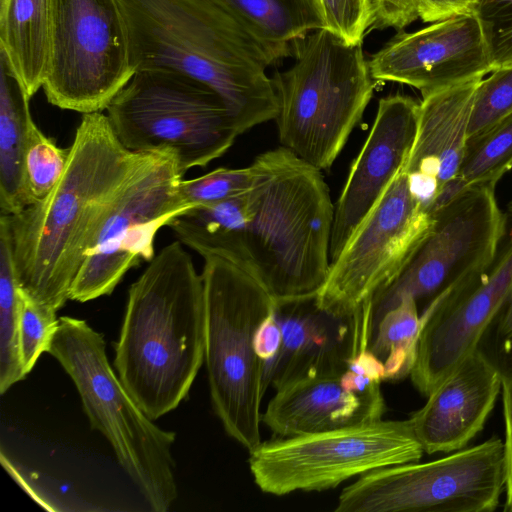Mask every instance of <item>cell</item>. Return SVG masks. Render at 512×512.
I'll return each mask as SVG.
<instances>
[{"mask_svg": "<svg viewBox=\"0 0 512 512\" xmlns=\"http://www.w3.org/2000/svg\"><path fill=\"white\" fill-rule=\"evenodd\" d=\"M161 155L130 151L107 115L83 114L58 184L44 200L7 215L20 289L61 309L111 207Z\"/></svg>", "mask_w": 512, "mask_h": 512, "instance_id": "1", "label": "cell"}, {"mask_svg": "<svg viewBox=\"0 0 512 512\" xmlns=\"http://www.w3.org/2000/svg\"><path fill=\"white\" fill-rule=\"evenodd\" d=\"M135 71L166 69L217 93L240 133L274 120L277 60L219 0H119Z\"/></svg>", "mask_w": 512, "mask_h": 512, "instance_id": "2", "label": "cell"}, {"mask_svg": "<svg viewBox=\"0 0 512 512\" xmlns=\"http://www.w3.org/2000/svg\"><path fill=\"white\" fill-rule=\"evenodd\" d=\"M202 274L180 241L166 245L130 286L114 343L123 386L152 420L185 399L205 359Z\"/></svg>", "mask_w": 512, "mask_h": 512, "instance_id": "3", "label": "cell"}, {"mask_svg": "<svg viewBox=\"0 0 512 512\" xmlns=\"http://www.w3.org/2000/svg\"><path fill=\"white\" fill-rule=\"evenodd\" d=\"M251 165L255 204L240 266L277 306L314 299L331 265L334 204L328 185L320 170L282 146Z\"/></svg>", "mask_w": 512, "mask_h": 512, "instance_id": "4", "label": "cell"}, {"mask_svg": "<svg viewBox=\"0 0 512 512\" xmlns=\"http://www.w3.org/2000/svg\"><path fill=\"white\" fill-rule=\"evenodd\" d=\"M293 65L272 77L282 147L323 171L329 169L368 106L377 81L362 44L319 29L296 41Z\"/></svg>", "mask_w": 512, "mask_h": 512, "instance_id": "5", "label": "cell"}, {"mask_svg": "<svg viewBox=\"0 0 512 512\" xmlns=\"http://www.w3.org/2000/svg\"><path fill=\"white\" fill-rule=\"evenodd\" d=\"M205 359L213 410L248 451L261 441L265 365L256 351L260 325L277 309L246 269L219 256L204 258Z\"/></svg>", "mask_w": 512, "mask_h": 512, "instance_id": "6", "label": "cell"}, {"mask_svg": "<svg viewBox=\"0 0 512 512\" xmlns=\"http://www.w3.org/2000/svg\"><path fill=\"white\" fill-rule=\"evenodd\" d=\"M105 347L103 335L86 321L64 316L47 353L73 380L91 428L108 440L150 509L166 512L178 495L171 453L176 434L154 424L135 403L112 369Z\"/></svg>", "mask_w": 512, "mask_h": 512, "instance_id": "7", "label": "cell"}, {"mask_svg": "<svg viewBox=\"0 0 512 512\" xmlns=\"http://www.w3.org/2000/svg\"><path fill=\"white\" fill-rule=\"evenodd\" d=\"M106 110L127 149L170 154L183 175L221 157L241 135L217 93L172 70H137Z\"/></svg>", "mask_w": 512, "mask_h": 512, "instance_id": "8", "label": "cell"}, {"mask_svg": "<svg viewBox=\"0 0 512 512\" xmlns=\"http://www.w3.org/2000/svg\"><path fill=\"white\" fill-rule=\"evenodd\" d=\"M424 450L409 419L383 420L291 437L275 436L249 451L258 488L284 496L335 488L388 466L419 461Z\"/></svg>", "mask_w": 512, "mask_h": 512, "instance_id": "9", "label": "cell"}, {"mask_svg": "<svg viewBox=\"0 0 512 512\" xmlns=\"http://www.w3.org/2000/svg\"><path fill=\"white\" fill-rule=\"evenodd\" d=\"M506 488L504 441L496 436L425 463L363 474L339 495L337 512H492Z\"/></svg>", "mask_w": 512, "mask_h": 512, "instance_id": "10", "label": "cell"}, {"mask_svg": "<svg viewBox=\"0 0 512 512\" xmlns=\"http://www.w3.org/2000/svg\"><path fill=\"white\" fill-rule=\"evenodd\" d=\"M119 0H52L47 101L102 112L135 74Z\"/></svg>", "mask_w": 512, "mask_h": 512, "instance_id": "11", "label": "cell"}, {"mask_svg": "<svg viewBox=\"0 0 512 512\" xmlns=\"http://www.w3.org/2000/svg\"><path fill=\"white\" fill-rule=\"evenodd\" d=\"M430 232L399 275L371 300V331L405 296L427 306L486 269L506 232L495 186L465 189L433 213Z\"/></svg>", "mask_w": 512, "mask_h": 512, "instance_id": "12", "label": "cell"}, {"mask_svg": "<svg viewBox=\"0 0 512 512\" xmlns=\"http://www.w3.org/2000/svg\"><path fill=\"white\" fill-rule=\"evenodd\" d=\"M433 221L402 169L331 262L315 298L318 308L341 316L361 312L403 270Z\"/></svg>", "mask_w": 512, "mask_h": 512, "instance_id": "13", "label": "cell"}, {"mask_svg": "<svg viewBox=\"0 0 512 512\" xmlns=\"http://www.w3.org/2000/svg\"><path fill=\"white\" fill-rule=\"evenodd\" d=\"M182 177L175 158L162 154L125 188L87 250L70 300L110 295L131 268L155 257L158 230L191 208L177 192Z\"/></svg>", "mask_w": 512, "mask_h": 512, "instance_id": "14", "label": "cell"}, {"mask_svg": "<svg viewBox=\"0 0 512 512\" xmlns=\"http://www.w3.org/2000/svg\"><path fill=\"white\" fill-rule=\"evenodd\" d=\"M506 219V232L494 261L435 298L420 313L423 326L410 378L423 396L478 348L512 286V202Z\"/></svg>", "mask_w": 512, "mask_h": 512, "instance_id": "15", "label": "cell"}, {"mask_svg": "<svg viewBox=\"0 0 512 512\" xmlns=\"http://www.w3.org/2000/svg\"><path fill=\"white\" fill-rule=\"evenodd\" d=\"M384 369L362 342L341 372L304 377L276 390L262 422L278 437L317 433L382 418Z\"/></svg>", "mask_w": 512, "mask_h": 512, "instance_id": "16", "label": "cell"}, {"mask_svg": "<svg viewBox=\"0 0 512 512\" xmlns=\"http://www.w3.org/2000/svg\"><path fill=\"white\" fill-rule=\"evenodd\" d=\"M368 64L377 82L409 85L422 96L491 73L481 30L471 13L400 32Z\"/></svg>", "mask_w": 512, "mask_h": 512, "instance_id": "17", "label": "cell"}, {"mask_svg": "<svg viewBox=\"0 0 512 512\" xmlns=\"http://www.w3.org/2000/svg\"><path fill=\"white\" fill-rule=\"evenodd\" d=\"M420 102L401 94L383 97L361 151L334 205L330 261L404 168L416 137Z\"/></svg>", "mask_w": 512, "mask_h": 512, "instance_id": "18", "label": "cell"}, {"mask_svg": "<svg viewBox=\"0 0 512 512\" xmlns=\"http://www.w3.org/2000/svg\"><path fill=\"white\" fill-rule=\"evenodd\" d=\"M281 328L279 351L265 375L275 390L304 377L346 369L363 339L371 336L370 318L326 312L315 298L277 306Z\"/></svg>", "mask_w": 512, "mask_h": 512, "instance_id": "19", "label": "cell"}, {"mask_svg": "<svg viewBox=\"0 0 512 512\" xmlns=\"http://www.w3.org/2000/svg\"><path fill=\"white\" fill-rule=\"evenodd\" d=\"M501 385L500 370L479 347L468 354L409 418L424 452L465 448L483 430Z\"/></svg>", "mask_w": 512, "mask_h": 512, "instance_id": "20", "label": "cell"}, {"mask_svg": "<svg viewBox=\"0 0 512 512\" xmlns=\"http://www.w3.org/2000/svg\"><path fill=\"white\" fill-rule=\"evenodd\" d=\"M481 79L423 95L420 101L416 137L403 169L413 195L431 214L443 188L458 175Z\"/></svg>", "mask_w": 512, "mask_h": 512, "instance_id": "21", "label": "cell"}, {"mask_svg": "<svg viewBox=\"0 0 512 512\" xmlns=\"http://www.w3.org/2000/svg\"><path fill=\"white\" fill-rule=\"evenodd\" d=\"M51 19L52 0H0V54L30 99L46 78Z\"/></svg>", "mask_w": 512, "mask_h": 512, "instance_id": "22", "label": "cell"}, {"mask_svg": "<svg viewBox=\"0 0 512 512\" xmlns=\"http://www.w3.org/2000/svg\"><path fill=\"white\" fill-rule=\"evenodd\" d=\"M30 97L0 54V209L13 215L29 206L24 160L33 122Z\"/></svg>", "mask_w": 512, "mask_h": 512, "instance_id": "23", "label": "cell"}, {"mask_svg": "<svg viewBox=\"0 0 512 512\" xmlns=\"http://www.w3.org/2000/svg\"><path fill=\"white\" fill-rule=\"evenodd\" d=\"M254 204L252 185L240 195L192 207L167 226L181 243L203 258L219 256L241 265L243 235L253 215Z\"/></svg>", "mask_w": 512, "mask_h": 512, "instance_id": "24", "label": "cell"}, {"mask_svg": "<svg viewBox=\"0 0 512 512\" xmlns=\"http://www.w3.org/2000/svg\"><path fill=\"white\" fill-rule=\"evenodd\" d=\"M278 61L292 45L322 29L313 0H219Z\"/></svg>", "mask_w": 512, "mask_h": 512, "instance_id": "25", "label": "cell"}, {"mask_svg": "<svg viewBox=\"0 0 512 512\" xmlns=\"http://www.w3.org/2000/svg\"><path fill=\"white\" fill-rule=\"evenodd\" d=\"M423 322L410 296L388 310L371 331L368 349L384 369V381L410 376L415 365Z\"/></svg>", "mask_w": 512, "mask_h": 512, "instance_id": "26", "label": "cell"}, {"mask_svg": "<svg viewBox=\"0 0 512 512\" xmlns=\"http://www.w3.org/2000/svg\"><path fill=\"white\" fill-rule=\"evenodd\" d=\"M21 292L11 231L6 214L0 216V392L26 377L19 351Z\"/></svg>", "mask_w": 512, "mask_h": 512, "instance_id": "27", "label": "cell"}, {"mask_svg": "<svg viewBox=\"0 0 512 512\" xmlns=\"http://www.w3.org/2000/svg\"><path fill=\"white\" fill-rule=\"evenodd\" d=\"M512 169V114L467 140L457 180L465 187L496 186Z\"/></svg>", "mask_w": 512, "mask_h": 512, "instance_id": "28", "label": "cell"}, {"mask_svg": "<svg viewBox=\"0 0 512 512\" xmlns=\"http://www.w3.org/2000/svg\"><path fill=\"white\" fill-rule=\"evenodd\" d=\"M69 148H61L33 121L29 127L24 160L29 205L44 200L58 184L68 164Z\"/></svg>", "mask_w": 512, "mask_h": 512, "instance_id": "29", "label": "cell"}, {"mask_svg": "<svg viewBox=\"0 0 512 512\" xmlns=\"http://www.w3.org/2000/svg\"><path fill=\"white\" fill-rule=\"evenodd\" d=\"M254 168H217L200 177L183 180L177 186L182 202L195 207L223 201L248 191L254 183Z\"/></svg>", "mask_w": 512, "mask_h": 512, "instance_id": "30", "label": "cell"}, {"mask_svg": "<svg viewBox=\"0 0 512 512\" xmlns=\"http://www.w3.org/2000/svg\"><path fill=\"white\" fill-rule=\"evenodd\" d=\"M491 72L512 64V0H473Z\"/></svg>", "mask_w": 512, "mask_h": 512, "instance_id": "31", "label": "cell"}, {"mask_svg": "<svg viewBox=\"0 0 512 512\" xmlns=\"http://www.w3.org/2000/svg\"><path fill=\"white\" fill-rule=\"evenodd\" d=\"M512 114V64L479 82L472 105L468 139Z\"/></svg>", "mask_w": 512, "mask_h": 512, "instance_id": "32", "label": "cell"}, {"mask_svg": "<svg viewBox=\"0 0 512 512\" xmlns=\"http://www.w3.org/2000/svg\"><path fill=\"white\" fill-rule=\"evenodd\" d=\"M19 351L23 368L28 374L43 352H47L58 328L56 310L40 304L21 289Z\"/></svg>", "mask_w": 512, "mask_h": 512, "instance_id": "33", "label": "cell"}, {"mask_svg": "<svg viewBox=\"0 0 512 512\" xmlns=\"http://www.w3.org/2000/svg\"><path fill=\"white\" fill-rule=\"evenodd\" d=\"M322 29L351 45L362 44L376 20L372 0H313Z\"/></svg>", "mask_w": 512, "mask_h": 512, "instance_id": "34", "label": "cell"}, {"mask_svg": "<svg viewBox=\"0 0 512 512\" xmlns=\"http://www.w3.org/2000/svg\"><path fill=\"white\" fill-rule=\"evenodd\" d=\"M478 347L501 373L512 371V286Z\"/></svg>", "mask_w": 512, "mask_h": 512, "instance_id": "35", "label": "cell"}, {"mask_svg": "<svg viewBox=\"0 0 512 512\" xmlns=\"http://www.w3.org/2000/svg\"><path fill=\"white\" fill-rule=\"evenodd\" d=\"M502 406L505 426V458H506V501L505 511L512 512V371L501 373Z\"/></svg>", "mask_w": 512, "mask_h": 512, "instance_id": "36", "label": "cell"}, {"mask_svg": "<svg viewBox=\"0 0 512 512\" xmlns=\"http://www.w3.org/2000/svg\"><path fill=\"white\" fill-rule=\"evenodd\" d=\"M417 18L414 0H381L372 29L402 30Z\"/></svg>", "mask_w": 512, "mask_h": 512, "instance_id": "37", "label": "cell"}, {"mask_svg": "<svg viewBox=\"0 0 512 512\" xmlns=\"http://www.w3.org/2000/svg\"><path fill=\"white\" fill-rule=\"evenodd\" d=\"M418 18L434 23L470 13L473 0H414Z\"/></svg>", "mask_w": 512, "mask_h": 512, "instance_id": "38", "label": "cell"}, {"mask_svg": "<svg viewBox=\"0 0 512 512\" xmlns=\"http://www.w3.org/2000/svg\"><path fill=\"white\" fill-rule=\"evenodd\" d=\"M281 344V328L277 309L259 327L256 335V351L265 365V374L274 361Z\"/></svg>", "mask_w": 512, "mask_h": 512, "instance_id": "39", "label": "cell"}, {"mask_svg": "<svg viewBox=\"0 0 512 512\" xmlns=\"http://www.w3.org/2000/svg\"><path fill=\"white\" fill-rule=\"evenodd\" d=\"M380 1H381V0H372L373 5H374V8H375V11H377V8H378V6H379Z\"/></svg>", "mask_w": 512, "mask_h": 512, "instance_id": "40", "label": "cell"}]
</instances>
